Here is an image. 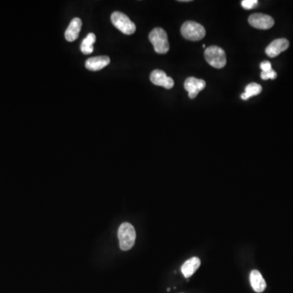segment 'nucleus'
<instances>
[{
  "mask_svg": "<svg viewBox=\"0 0 293 293\" xmlns=\"http://www.w3.org/2000/svg\"><path fill=\"white\" fill-rule=\"evenodd\" d=\"M149 40L154 46V50L158 54L167 53L170 50V44L167 34L161 28H155L149 34Z\"/></svg>",
  "mask_w": 293,
  "mask_h": 293,
  "instance_id": "obj_1",
  "label": "nucleus"
},
{
  "mask_svg": "<svg viewBox=\"0 0 293 293\" xmlns=\"http://www.w3.org/2000/svg\"><path fill=\"white\" fill-rule=\"evenodd\" d=\"M118 239L121 250L131 249L135 245L136 239L135 230L133 225L128 223H122L119 227Z\"/></svg>",
  "mask_w": 293,
  "mask_h": 293,
  "instance_id": "obj_2",
  "label": "nucleus"
},
{
  "mask_svg": "<svg viewBox=\"0 0 293 293\" xmlns=\"http://www.w3.org/2000/svg\"><path fill=\"white\" fill-rule=\"evenodd\" d=\"M181 34L191 41H200L205 36V29L202 24L195 22H186L181 27Z\"/></svg>",
  "mask_w": 293,
  "mask_h": 293,
  "instance_id": "obj_3",
  "label": "nucleus"
},
{
  "mask_svg": "<svg viewBox=\"0 0 293 293\" xmlns=\"http://www.w3.org/2000/svg\"><path fill=\"white\" fill-rule=\"evenodd\" d=\"M204 57L207 62L215 68H223L226 64L225 51L219 46H211L205 49Z\"/></svg>",
  "mask_w": 293,
  "mask_h": 293,
  "instance_id": "obj_4",
  "label": "nucleus"
},
{
  "mask_svg": "<svg viewBox=\"0 0 293 293\" xmlns=\"http://www.w3.org/2000/svg\"><path fill=\"white\" fill-rule=\"evenodd\" d=\"M111 21L114 26L126 35L133 34L136 30L135 23L131 22L126 14L122 12H114L111 16Z\"/></svg>",
  "mask_w": 293,
  "mask_h": 293,
  "instance_id": "obj_5",
  "label": "nucleus"
},
{
  "mask_svg": "<svg viewBox=\"0 0 293 293\" xmlns=\"http://www.w3.org/2000/svg\"><path fill=\"white\" fill-rule=\"evenodd\" d=\"M248 22L256 29H269L274 26V21L269 15L254 13L250 16Z\"/></svg>",
  "mask_w": 293,
  "mask_h": 293,
  "instance_id": "obj_6",
  "label": "nucleus"
},
{
  "mask_svg": "<svg viewBox=\"0 0 293 293\" xmlns=\"http://www.w3.org/2000/svg\"><path fill=\"white\" fill-rule=\"evenodd\" d=\"M150 80L154 85L162 87L165 89H171L175 85V82L170 77H168L164 71L156 69L150 75Z\"/></svg>",
  "mask_w": 293,
  "mask_h": 293,
  "instance_id": "obj_7",
  "label": "nucleus"
},
{
  "mask_svg": "<svg viewBox=\"0 0 293 293\" xmlns=\"http://www.w3.org/2000/svg\"><path fill=\"white\" fill-rule=\"evenodd\" d=\"M206 87V83L202 79L190 77L185 81V90L188 92V96L191 99H195L197 96L199 92L203 90Z\"/></svg>",
  "mask_w": 293,
  "mask_h": 293,
  "instance_id": "obj_8",
  "label": "nucleus"
},
{
  "mask_svg": "<svg viewBox=\"0 0 293 293\" xmlns=\"http://www.w3.org/2000/svg\"><path fill=\"white\" fill-rule=\"evenodd\" d=\"M289 42L286 39H275L267 46L266 49V53L267 56L271 58L279 56L283 51H286L289 48Z\"/></svg>",
  "mask_w": 293,
  "mask_h": 293,
  "instance_id": "obj_9",
  "label": "nucleus"
},
{
  "mask_svg": "<svg viewBox=\"0 0 293 293\" xmlns=\"http://www.w3.org/2000/svg\"><path fill=\"white\" fill-rule=\"evenodd\" d=\"M82 24H83L82 20L78 17H75L72 20V22L68 25V29H66V34H65L67 41L73 42L78 39L81 28H82Z\"/></svg>",
  "mask_w": 293,
  "mask_h": 293,
  "instance_id": "obj_10",
  "label": "nucleus"
},
{
  "mask_svg": "<svg viewBox=\"0 0 293 293\" xmlns=\"http://www.w3.org/2000/svg\"><path fill=\"white\" fill-rule=\"evenodd\" d=\"M110 64V58L109 56H101L88 59L86 62V68L91 71L100 70Z\"/></svg>",
  "mask_w": 293,
  "mask_h": 293,
  "instance_id": "obj_11",
  "label": "nucleus"
},
{
  "mask_svg": "<svg viewBox=\"0 0 293 293\" xmlns=\"http://www.w3.org/2000/svg\"><path fill=\"white\" fill-rule=\"evenodd\" d=\"M250 283L252 289L256 293H262L267 288V283L262 274L257 270H254L250 274Z\"/></svg>",
  "mask_w": 293,
  "mask_h": 293,
  "instance_id": "obj_12",
  "label": "nucleus"
},
{
  "mask_svg": "<svg viewBox=\"0 0 293 293\" xmlns=\"http://www.w3.org/2000/svg\"><path fill=\"white\" fill-rule=\"evenodd\" d=\"M201 266V260L198 257H192L182 265L181 270L185 278H190Z\"/></svg>",
  "mask_w": 293,
  "mask_h": 293,
  "instance_id": "obj_13",
  "label": "nucleus"
},
{
  "mask_svg": "<svg viewBox=\"0 0 293 293\" xmlns=\"http://www.w3.org/2000/svg\"><path fill=\"white\" fill-rule=\"evenodd\" d=\"M96 41V37L95 34L93 33L88 34L87 38L83 40V43L81 44V51L85 55H90L94 51L93 44H95Z\"/></svg>",
  "mask_w": 293,
  "mask_h": 293,
  "instance_id": "obj_14",
  "label": "nucleus"
},
{
  "mask_svg": "<svg viewBox=\"0 0 293 293\" xmlns=\"http://www.w3.org/2000/svg\"><path fill=\"white\" fill-rule=\"evenodd\" d=\"M262 91V86L257 84V83H250L245 88V93L241 95V99H244V100H247V99L252 97V96L259 95Z\"/></svg>",
  "mask_w": 293,
  "mask_h": 293,
  "instance_id": "obj_15",
  "label": "nucleus"
},
{
  "mask_svg": "<svg viewBox=\"0 0 293 293\" xmlns=\"http://www.w3.org/2000/svg\"><path fill=\"white\" fill-rule=\"evenodd\" d=\"M257 4H258L257 0H243L241 2V6L245 10L252 9V8L257 7Z\"/></svg>",
  "mask_w": 293,
  "mask_h": 293,
  "instance_id": "obj_16",
  "label": "nucleus"
},
{
  "mask_svg": "<svg viewBox=\"0 0 293 293\" xmlns=\"http://www.w3.org/2000/svg\"><path fill=\"white\" fill-rule=\"evenodd\" d=\"M277 77V73L275 71L271 70L268 71V72H262L261 73V78L263 80H268V79H275Z\"/></svg>",
  "mask_w": 293,
  "mask_h": 293,
  "instance_id": "obj_17",
  "label": "nucleus"
},
{
  "mask_svg": "<svg viewBox=\"0 0 293 293\" xmlns=\"http://www.w3.org/2000/svg\"><path fill=\"white\" fill-rule=\"evenodd\" d=\"M260 67L262 68V72H268L272 69L271 64L270 63L269 61H263L260 65Z\"/></svg>",
  "mask_w": 293,
  "mask_h": 293,
  "instance_id": "obj_18",
  "label": "nucleus"
}]
</instances>
